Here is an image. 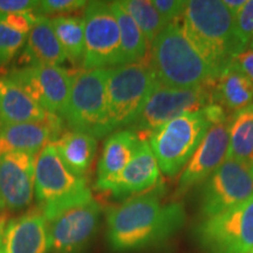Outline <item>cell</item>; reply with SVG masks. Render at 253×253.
I'll list each match as a JSON object with an SVG mask.
<instances>
[{
  "instance_id": "obj_1",
  "label": "cell",
  "mask_w": 253,
  "mask_h": 253,
  "mask_svg": "<svg viewBox=\"0 0 253 253\" xmlns=\"http://www.w3.org/2000/svg\"><path fill=\"white\" fill-rule=\"evenodd\" d=\"M184 219L181 204H162L157 191L140 195L108 211L107 239L115 252L141 250L171 237Z\"/></svg>"
},
{
  "instance_id": "obj_2",
  "label": "cell",
  "mask_w": 253,
  "mask_h": 253,
  "mask_svg": "<svg viewBox=\"0 0 253 253\" xmlns=\"http://www.w3.org/2000/svg\"><path fill=\"white\" fill-rule=\"evenodd\" d=\"M186 37L201 53L216 77L246 50L237 36L235 18L223 1L191 0L183 14Z\"/></svg>"
},
{
  "instance_id": "obj_3",
  "label": "cell",
  "mask_w": 253,
  "mask_h": 253,
  "mask_svg": "<svg viewBox=\"0 0 253 253\" xmlns=\"http://www.w3.org/2000/svg\"><path fill=\"white\" fill-rule=\"evenodd\" d=\"M149 62L157 82L166 87L189 89L217 78L178 21L168 25L153 41Z\"/></svg>"
},
{
  "instance_id": "obj_4",
  "label": "cell",
  "mask_w": 253,
  "mask_h": 253,
  "mask_svg": "<svg viewBox=\"0 0 253 253\" xmlns=\"http://www.w3.org/2000/svg\"><path fill=\"white\" fill-rule=\"evenodd\" d=\"M109 68L82 69L73 77L69 99L61 119L69 130L87 132L95 138L110 135L108 94Z\"/></svg>"
},
{
  "instance_id": "obj_5",
  "label": "cell",
  "mask_w": 253,
  "mask_h": 253,
  "mask_svg": "<svg viewBox=\"0 0 253 253\" xmlns=\"http://www.w3.org/2000/svg\"><path fill=\"white\" fill-rule=\"evenodd\" d=\"M207 107L183 114L149 134L148 142L164 175L175 177L183 171L213 125Z\"/></svg>"
},
{
  "instance_id": "obj_6",
  "label": "cell",
  "mask_w": 253,
  "mask_h": 253,
  "mask_svg": "<svg viewBox=\"0 0 253 253\" xmlns=\"http://www.w3.org/2000/svg\"><path fill=\"white\" fill-rule=\"evenodd\" d=\"M158 84L147 60L109 68L107 81L112 130L130 126Z\"/></svg>"
},
{
  "instance_id": "obj_7",
  "label": "cell",
  "mask_w": 253,
  "mask_h": 253,
  "mask_svg": "<svg viewBox=\"0 0 253 253\" xmlns=\"http://www.w3.org/2000/svg\"><path fill=\"white\" fill-rule=\"evenodd\" d=\"M34 196L42 205L45 217L68 205L93 198L86 177L72 172L53 143L47 144L36 157Z\"/></svg>"
},
{
  "instance_id": "obj_8",
  "label": "cell",
  "mask_w": 253,
  "mask_h": 253,
  "mask_svg": "<svg viewBox=\"0 0 253 253\" xmlns=\"http://www.w3.org/2000/svg\"><path fill=\"white\" fill-rule=\"evenodd\" d=\"M84 69L125 65L120 28L110 2L89 1L84 7Z\"/></svg>"
},
{
  "instance_id": "obj_9",
  "label": "cell",
  "mask_w": 253,
  "mask_h": 253,
  "mask_svg": "<svg viewBox=\"0 0 253 253\" xmlns=\"http://www.w3.org/2000/svg\"><path fill=\"white\" fill-rule=\"evenodd\" d=\"M198 243L208 253L253 251V197L213 216L196 229Z\"/></svg>"
},
{
  "instance_id": "obj_10",
  "label": "cell",
  "mask_w": 253,
  "mask_h": 253,
  "mask_svg": "<svg viewBox=\"0 0 253 253\" xmlns=\"http://www.w3.org/2000/svg\"><path fill=\"white\" fill-rule=\"evenodd\" d=\"M211 103L210 82L189 89L170 88L157 84L141 114L129 126V130L149 135L183 114L197 112Z\"/></svg>"
},
{
  "instance_id": "obj_11",
  "label": "cell",
  "mask_w": 253,
  "mask_h": 253,
  "mask_svg": "<svg viewBox=\"0 0 253 253\" xmlns=\"http://www.w3.org/2000/svg\"><path fill=\"white\" fill-rule=\"evenodd\" d=\"M101 207L94 198L60 209L45 217L50 253H81L89 245L100 223Z\"/></svg>"
},
{
  "instance_id": "obj_12",
  "label": "cell",
  "mask_w": 253,
  "mask_h": 253,
  "mask_svg": "<svg viewBox=\"0 0 253 253\" xmlns=\"http://www.w3.org/2000/svg\"><path fill=\"white\" fill-rule=\"evenodd\" d=\"M253 197V170L250 164L225 160L205 182L202 212L213 216Z\"/></svg>"
},
{
  "instance_id": "obj_13",
  "label": "cell",
  "mask_w": 253,
  "mask_h": 253,
  "mask_svg": "<svg viewBox=\"0 0 253 253\" xmlns=\"http://www.w3.org/2000/svg\"><path fill=\"white\" fill-rule=\"evenodd\" d=\"M47 113L61 118L67 106L73 77L60 66L32 65L7 75Z\"/></svg>"
},
{
  "instance_id": "obj_14",
  "label": "cell",
  "mask_w": 253,
  "mask_h": 253,
  "mask_svg": "<svg viewBox=\"0 0 253 253\" xmlns=\"http://www.w3.org/2000/svg\"><path fill=\"white\" fill-rule=\"evenodd\" d=\"M36 155H0V210L18 211L27 208L34 197Z\"/></svg>"
},
{
  "instance_id": "obj_15",
  "label": "cell",
  "mask_w": 253,
  "mask_h": 253,
  "mask_svg": "<svg viewBox=\"0 0 253 253\" xmlns=\"http://www.w3.org/2000/svg\"><path fill=\"white\" fill-rule=\"evenodd\" d=\"M229 148V120L214 123L198 145L179 177L176 196L185 195L194 186L208 179L226 160Z\"/></svg>"
},
{
  "instance_id": "obj_16",
  "label": "cell",
  "mask_w": 253,
  "mask_h": 253,
  "mask_svg": "<svg viewBox=\"0 0 253 253\" xmlns=\"http://www.w3.org/2000/svg\"><path fill=\"white\" fill-rule=\"evenodd\" d=\"M60 116L42 122H27L0 126V155L12 153L39 154L47 144L53 143L61 131Z\"/></svg>"
},
{
  "instance_id": "obj_17",
  "label": "cell",
  "mask_w": 253,
  "mask_h": 253,
  "mask_svg": "<svg viewBox=\"0 0 253 253\" xmlns=\"http://www.w3.org/2000/svg\"><path fill=\"white\" fill-rule=\"evenodd\" d=\"M142 138L129 129H120L110 134L104 142L102 155L97 164L95 186L101 191H110L125 168L130 162Z\"/></svg>"
},
{
  "instance_id": "obj_18",
  "label": "cell",
  "mask_w": 253,
  "mask_h": 253,
  "mask_svg": "<svg viewBox=\"0 0 253 253\" xmlns=\"http://www.w3.org/2000/svg\"><path fill=\"white\" fill-rule=\"evenodd\" d=\"M4 253H48L49 238L42 212H28L11 220L2 232Z\"/></svg>"
},
{
  "instance_id": "obj_19",
  "label": "cell",
  "mask_w": 253,
  "mask_h": 253,
  "mask_svg": "<svg viewBox=\"0 0 253 253\" xmlns=\"http://www.w3.org/2000/svg\"><path fill=\"white\" fill-rule=\"evenodd\" d=\"M160 167L148 140L142 138L131 161L125 168L113 189V195L126 196L142 192L157 184Z\"/></svg>"
},
{
  "instance_id": "obj_20",
  "label": "cell",
  "mask_w": 253,
  "mask_h": 253,
  "mask_svg": "<svg viewBox=\"0 0 253 253\" xmlns=\"http://www.w3.org/2000/svg\"><path fill=\"white\" fill-rule=\"evenodd\" d=\"M8 77H0V126L42 122L52 118Z\"/></svg>"
},
{
  "instance_id": "obj_21",
  "label": "cell",
  "mask_w": 253,
  "mask_h": 253,
  "mask_svg": "<svg viewBox=\"0 0 253 253\" xmlns=\"http://www.w3.org/2000/svg\"><path fill=\"white\" fill-rule=\"evenodd\" d=\"M23 60L26 62L25 66H60L67 60L49 18L38 15L37 23L27 36Z\"/></svg>"
},
{
  "instance_id": "obj_22",
  "label": "cell",
  "mask_w": 253,
  "mask_h": 253,
  "mask_svg": "<svg viewBox=\"0 0 253 253\" xmlns=\"http://www.w3.org/2000/svg\"><path fill=\"white\" fill-rule=\"evenodd\" d=\"M210 88L212 103L221 108L236 113L253 103V82L232 62L210 82Z\"/></svg>"
},
{
  "instance_id": "obj_23",
  "label": "cell",
  "mask_w": 253,
  "mask_h": 253,
  "mask_svg": "<svg viewBox=\"0 0 253 253\" xmlns=\"http://www.w3.org/2000/svg\"><path fill=\"white\" fill-rule=\"evenodd\" d=\"M65 166L75 175L84 177L96 155L97 138L87 132L68 130L53 142Z\"/></svg>"
},
{
  "instance_id": "obj_24",
  "label": "cell",
  "mask_w": 253,
  "mask_h": 253,
  "mask_svg": "<svg viewBox=\"0 0 253 253\" xmlns=\"http://www.w3.org/2000/svg\"><path fill=\"white\" fill-rule=\"evenodd\" d=\"M226 160L252 166L253 103L236 112L229 120V148Z\"/></svg>"
},
{
  "instance_id": "obj_25",
  "label": "cell",
  "mask_w": 253,
  "mask_h": 253,
  "mask_svg": "<svg viewBox=\"0 0 253 253\" xmlns=\"http://www.w3.org/2000/svg\"><path fill=\"white\" fill-rule=\"evenodd\" d=\"M110 5L120 28L125 63L142 61L148 52V41L144 34L120 1H113Z\"/></svg>"
},
{
  "instance_id": "obj_26",
  "label": "cell",
  "mask_w": 253,
  "mask_h": 253,
  "mask_svg": "<svg viewBox=\"0 0 253 253\" xmlns=\"http://www.w3.org/2000/svg\"><path fill=\"white\" fill-rule=\"evenodd\" d=\"M50 24L67 59L75 65L79 62L82 63L84 50V18L77 15H61L50 19Z\"/></svg>"
},
{
  "instance_id": "obj_27",
  "label": "cell",
  "mask_w": 253,
  "mask_h": 253,
  "mask_svg": "<svg viewBox=\"0 0 253 253\" xmlns=\"http://www.w3.org/2000/svg\"><path fill=\"white\" fill-rule=\"evenodd\" d=\"M120 4L134 19L150 45L158 34L169 25L154 7L153 2L148 0H121Z\"/></svg>"
},
{
  "instance_id": "obj_28",
  "label": "cell",
  "mask_w": 253,
  "mask_h": 253,
  "mask_svg": "<svg viewBox=\"0 0 253 253\" xmlns=\"http://www.w3.org/2000/svg\"><path fill=\"white\" fill-rule=\"evenodd\" d=\"M27 41V36L0 24V66L7 65Z\"/></svg>"
},
{
  "instance_id": "obj_29",
  "label": "cell",
  "mask_w": 253,
  "mask_h": 253,
  "mask_svg": "<svg viewBox=\"0 0 253 253\" xmlns=\"http://www.w3.org/2000/svg\"><path fill=\"white\" fill-rule=\"evenodd\" d=\"M87 4L88 2L84 0H42V1H39L36 14L47 18L48 15L61 17V15L73 13L82 7H86Z\"/></svg>"
},
{
  "instance_id": "obj_30",
  "label": "cell",
  "mask_w": 253,
  "mask_h": 253,
  "mask_svg": "<svg viewBox=\"0 0 253 253\" xmlns=\"http://www.w3.org/2000/svg\"><path fill=\"white\" fill-rule=\"evenodd\" d=\"M235 26L240 42L248 48L253 38V0H248L242 11L235 17Z\"/></svg>"
},
{
  "instance_id": "obj_31",
  "label": "cell",
  "mask_w": 253,
  "mask_h": 253,
  "mask_svg": "<svg viewBox=\"0 0 253 253\" xmlns=\"http://www.w3.org/2000/svg\"><path fill=\"white\" fill-rule=\"evenodd\" d=\"M38 15L31 12L24 13H5L0 14V24L5 25L6 27L11 28L18 33L28 36L34 24L37 23Z\"/></svg>"
},
{
  "instance_id": "obj_32",
  "label": "cell",
  "mask_w": 253,
  "mask_h": 253,
  "mask_svg": "<svg viewBox=\"0 0 253 253\" xmlns=\"http://www.w3.org/2000/svg\"><path fill=\"white\" fill-rule=\"evenodd\" d=\"M154 7L157 9L158 13L168 24L178 20V18L183 17L186 8V2L181 0H154Z\"/></svg>"
},
{
  "instance_id": "obj_33",
  "label": "cell",
  "mask_w": 253,
  "mask_h": 253,
  "mask_svg": "<svg viewBox=\"0 0 253 253\" xmlns=\"http://www.w3.org/2000/svg\"><path fill=\"white\" fill-rule=\"evenodd\" d=\"M232 63L253 82V49L240 53L233 59Z\"/></svg>"
},
{
  "instance_id": "obj_34",
  "label": "cell",
  "mask_w": 253,
  "mask_h": 253,
  "mask_svg": "<svg viewBox=\"0 0 253 253\" xmlns=\"http://www.w3.org/2000/svg\"><path fill=\"white\" fill-rule=\"evenodd\" d=\"M246 1H248V0H224L223 2L224 5H225V7L227 8V11H229L231 15L235 18L238 15L239 12L242 11V8L244 7Z\"/></svg>"
},
{
  "instance_id": "obj_35",
  "label": "cell",
  "mask_w": 253,
  "mask_h": 253,
  "mask_svg": "<svg viewBox=\"0 0 253 253\" xmlns=\"http://www.w3.org/2000/svg\"><path fill=\"white\" fill-rule=\"evenodd\" d=\"M4 229H5V219L0 217V236H1L2 232H4Z\"/></svg>"
},
{
  "instance_id": "obj_36",
  "label": "cell",
  "mask_w": 253,
  "mask_h": 253,
  "mask_svg": "<svg viewBox=\"0 0 253 253\" xmlns=\"http://www.w3.org/2000/svg\"><path fill=\"white\" fill-rule=\"evenodd\" d=\"M0 253H4V249H2V235L0 236Z\"/></svg>"
},
{
  "instance_id": "obj_37",
  "label": "cell",
  "mask_w": 253,
  "mask_h": 253,
  "mask_svg": "<svg viewBox=\"0 0 253 253\" xmlns=\"http://www.w3.org/2000/svg\"><path fill=\"white\" fill-rule=\"evenodd\" d=\"M249 47H250V49H253V38H252L251 42H250V45H249Z\"/></svg>"
},
{
  "instance_id": "obj_38",
  "label": "cell",
  "mask_w": 253,
  "mask_h": 253,
  "mask_svg": "<svg viewBox=\"0 0 253 253\" xmlns=\"http://www.w3.org/2000/svg\"><path fill=\"white\" fill-rule=\"evenodd\" d=\"M251 167H252V170H253V163H252V166H251Z\"/></svg>"
},
{
  "instance_id": "obj_39",
  "label": "cell",
  "mask_w": 253,
  "mask_h": 253,
  "mask_svg": "<svg viewBox=\"0 0 253 253\" xmlns=\"http://www.w3.org/2000/svg\"><path fill=\"white\" fill-rule=\"evenodd\" d=\"M250 253H253V251H251V252H250Z\"/></svg>"
}]
</instances>
